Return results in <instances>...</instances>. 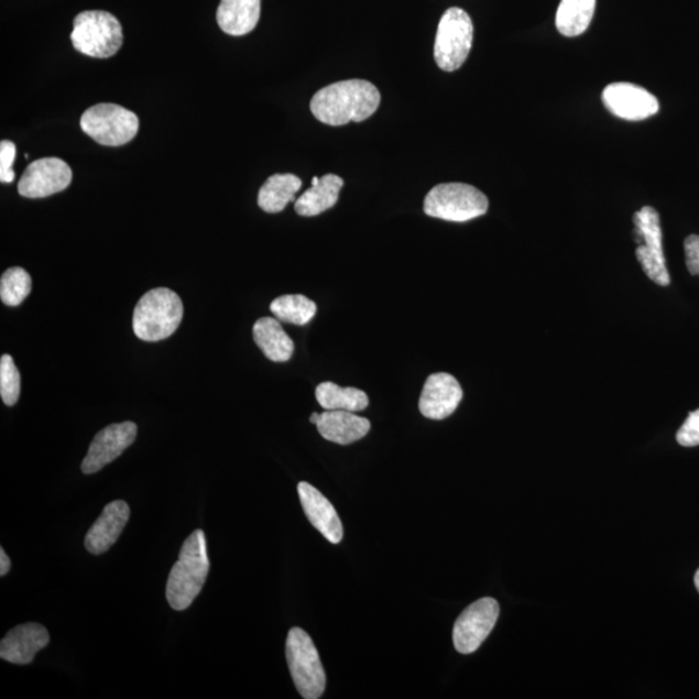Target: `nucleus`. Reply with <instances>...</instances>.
<instances>
[{"instance_id": "1", "label": "nucleus", "mask_w": 699, "mask_h": 699, "mask_svg": "<svg viewBox=\"0 0 699 699\" xmlns=\"http://www.w3.org/2000/svg\"><path fill=\"white\" fill-rule=\"evenodd\" d=\"M380 102L376 86L364 79H349L321 88L314 95L310 108L316 120L329 127H343L370 119Z\"/></svg>"}, {"instance_id": "2", "label": "nucleus", "mask_w": 699, "mask_h": 699, "mask_svg": "<svg viewBox=\"0 0 699 699\" xmlns=\"http://www.w3.org/2000/svg\"><path fill=\"white\" fill-rule=\"evenodd\" d=\"M210 561L203 529H196L184 542L179 559L173 566L166 586L168 605L178 612L188 609L200 594L208 578Z\"/></svg>"}, {"instance_id": "3", "label": "nucleus", "mask_w": 699, "mask_h": 699, "mask_svg": "<svg viewBox=\"0 0 699 699\" xmlns=\"http://www.w3.org/2000/svg\"><path fill=\"white\" fill-rule=\"evenodd\" d=\"M183 314L178 294L167 288L152 290L138 302L132 329L145 342L166 340L181 326Z\"/></svg>"}, {"instance_id": "4", "label": "nucleus", "mask_w": 699, "mask_h": 699, "mask_svg": "<svg viewBox=\"0 0 699 699\" xmlns=\"http://www.w3.org/2000/svg\"><path fill=\"white\" fill-rule=\"evenodd\" d=\"M73 47L88 57L109 58L122 47V25L112 13L85 11L77 14L70 34Z\"/></svg>"}, {"instance_id": "5", "label": "nucleus", "mask_w": 699, "mask_h": 699, "mask_svg": "<svg viewBox=\"0 0 699 699\" xmlns=\"http://www.w3.org/2000/svg\"><path fill=\"white\" fill-rule=\"evenodd\" d=\"M489 210V198L480 189L466 183H444L434 187L425 197L426 216L448 220V222H468L482 217Z\"/></svg>"}, {"instance_id": "6", "label": "nucleus", "mask_w": 699, "mask_h": 699, "mask_svg": "<svg viewBox=\"0 0 699 699\" xmlns=\"http://www.w3.org/2000/svg\"><path fill=\"white\" fill-rule=\"evenodd\" d=\"M285 652L299 695L305 699L320 698L326 690L327 678L312 637L302 629H292L286 638Z\"/></svg>"}, {"instance_id": "7", "label": "nucleus", "mask_w": 699, "mask_h": 699, "mask_svg": "<svg viewBox=\"0 0 699 699\" xmlns=\"http://www.w3.org/2000/svg\"><path fill=\"white\" fill-rule=\"evenodd\" d=\"M474 26L469 14L452 7L441 17L438 25L434 58L441 70L455 72L467 62L473 46Z\"/></svg>"}, {"instance_id": "8", "label": "nucleus", "mask_w": 699, "mask_h": 699, "mask_svg": "<svg viewBox=\"0 0 699 699\" xmlns=\"http://www.w3.org/2000/svg\"><path fill=\"white\" fill-rule=\"evenodd\" d=\"M80 129L101 145L121 146L136 136L139 119L127 108L102 102L86 110Z\"/></svg>"}, {"instance_id": "9", "label": "nucleus", "mask_w": 699, "mask_h": 699, "mask_svg": "<svg viewBox=\"0 0 699 699\" xmlns=\"http://www.w3.org/2000/svg\"><path fill=\"white\" fill-rule=\"evenodd\" d=\"M635 237L638 242L636 259L652 282L667 286L671 283L664 254V233H662L658 211L644 206L635 212Z\"/></svg>"}, {"instance_id": "10", "label": "nucleus", "mask_w": 699, "mask_h": 699, "mask_svg": "<svg viewBox=\"0 0 699 699\" xmlns=\"http://www.w3.org/2000/svg\"><path fill=\"white\" fill-rule=\"evenodd\" d=\"M499 613V603L491 598L478 600L463 610L454 627L456 651L472 654L480 649L484 640L494 630Z\"/></svg>"}, {"instance_id": "11", "label": "nucleus", "mask_w": 699, "mask_h": 699, "mask_svg": "<svg viewBox=\"0 0 699 699\" xmlns=\"http://www.w3.org/2000/svg\"><path fill=\"white\" fill-rule=\"evenodd\" d=\"M72 168L55 157L32 162L19 182V194L26 198H44L63 193L70 186Z\"/></svg>"}, {"instance_id": "12", "label": "nucleus", "mask_w": 699, "mask_h": 699, "mask_svg": "<svg viewBox=\"0 0 699 699\" xmlns=\"http://www.w3.org/2000/svg\"><path fill=\"white\" fill-rule=\"evenodd\" d=\"M602 102L610 113L625 121H643L657 114L659 102L644 87L634 84H612L602 92Z\"/></svg>"}, {"instance_id": "13", "label": "nucleus", "mask_w": 699, "mask_h": 699, "mask_svg": "<svg viewBox=\"0 0 699 699\" xmlns=\"http://www.w3.org/2000/svg\"><path fill=\"white\" fill-rule=\"evenodd\" d=\"M138 426L127 422L107 426L95 436L90 448L83 461V472L94 474L99 472L109 462L120 458L136 439Z\"/></svg>"}, {"instance_id": "14", "label": "nucleus", "mask_w": 699, "mask_h": 699, "mask_svg": "<svg viewBox=\"0 0 699 699\" xmlns=\"http://www.w3.org/2000/svg\"><path fill=\"white\" fill-rule=\"evenodd\" d=\"M462 395L459 381L452 374L434 373L425 382L418 409L426 418L445 419L459 407Z\"/></svg>"}, {"instance_id": "15", "label": "nucleus", "mask_w": 699, "mask_h": 699, "mask_svg": "<svg viewBox=\"0 0 699 699\" xmlns=\"http://www.w3.org/2000/svg\"><path fill=\"white\" fill-rule=\"evenodd\" d=\"M298 495L302 507L312 525L332 544L341 543L343 538V526L332 503L321 494L319 490L313 488L310 483L301 482L298 484Z\"/></svg>"}, {"instance_id": "16", "label": "nucleus", "mask_w": 699, "mask_h": 699, "mask_svg": "<svg viewBox=\"0 0 699 699\" xmlns=\"http://www.w3.org/2000/svg\"><path fill=\"white\" fill-rule=\"evenodd\" d=\"M50 644L48 631L39 623L12 629L0 643V657L13 665L32 664L36 653Z\"/></svg>"}, {"instance_id": "17", "label": "nucleus", "mask_w": 699, "mask_h": 699, "mask_svg": "<svg viewBox=\"0 0 699 699\" xmlns=\"http://www.w3.org/2000/svg\"><path fill=\"white\" fill-rule=\"evenodd\" d=\"M129 518L130 506L127 502L116 500L108 504L86 535V549L92 555L106 554L120 538Z\"/></svg>"}, {"instance_id": "18", "label": "nucleus", "mask_w": 699, "mask_h": 699, "mask_svg": "<svg viewBox=\"0 0 699 699\" xmlns=\"http://www.w3.org/2000/svg\"><path fill=\"white\" fill-rule=\"evenodd\" d=\"M316 426L324 439L341 446L354 444L371 430L370 419L340 409L323 412Z\"/></svg>"}, {"instance_id": "19", "label": "nucleus", "mask_w": 699, "mask_h": 699, "mask_svg": "<svg viewBox=\"0 0 699 699\" xmlns=\"http://www.w3.org/2000/svg\"><path fill=\"white\" fill-rule=\"evenodd\" d=\"M261 18V0H220L217 22L220 29L233 36L253 32Z\"/></svg>"}, {"instance_id": "20", "label": "nucleus", "mask_w": 699, "mask_h": 699, "mask_svg": "<svg viewBox=\"0 0 699 699\" xmlns=\"http://www.w3.org/2000/svg\"><path fill=\"white\" fill-rule=\"evenodd\" d=\"M343 187V179L335 174H327L320 178V182L307 189L296 203L294 210L301 217H315L321 212L332 209L340 197V190Z\"/></svg>"}, {"instance_id": "21", "label": "nucleus", "mask_w": 699, "mask_h": 699, "mask_svg": "<svg viewBox=\"0 0 699 699\" xmlns=\"http://www.w3.org/2000/svg\"><path fill=\"white\" fill-rule=\"evenodd\" d=\"M254 341L272 362H288L294 343L276 318H261L253 327Z\"/></svg>"}, {"instance_id": "22", "label": "nucleus", "mask_w": 699, "mask_h": 699, "mask_svg": "<svg viewBox=\"0 0 699 699\" xmlns=\"http://www.w3.org/2000/svg\"><path fill=\"white\" fill-rule=\"evenodd\" d=\"M302 181L293 174H275L263 184L259 194L260 208L270 215L283 211L286 205L296 200Z\"/></svg>"}, {"instance_id": "23", "label": "nucleus", "mask_w": 699, "mask_h": 699, "mask_svg": "<svg viewBox=\"0 0 699 699\" xmlns=\"http://www.w3.org/2000/svg\"><path fill=\"white\" fill-rule=\"evenodd\" d=\"M596 0H561L556 13V28L565 36H579L590 28Z\"/></svg>"}, {"instance_id": "24", "label": "nucleus", "mask_w": 699, "mask_h": 699, "mask_svg": "<svg viewBox=\"0 0 699 699\" xmlns=\"http://www.w3.org/2000/svg\"><path fill=\"white\" fill-rule=\"evenodd\" d=\"M316 400L326 411H364L370 404L363 390L356 387H341L334 382H323L315 390Z\"/></svg>"}, {"instance_id": "25", "label": "nucleus", "mask_w": 699, "mask_h": 699, "mask_svg": "<svg viewBox=\"0 0 699 699\" xmlns=\"http://www.w3.org/2000/svg\"><path fill=\"white\" fill-rule=\"evenodd\" d=\"M270 310L280 321L306 326L318 312V307L302 294H288L272 301Z\"/></svg>"}, {"instance_id": "26", "label": "nucleus", "mask_w": 699, "mask_h": 699, "mask_svg": "<svg viewBox=\"0 0 699 699\" xmlns=\"http://www.w3.org/2000/svg\"><path fill=\"white\" fill-rule=\"evenodd\" d=\"M31 292L32 277L24 269L11 267L0 278V298L6 306H20Z\"/></svg>"}, {"instance_id": "27", "label": "nucleus", "mask_w": 699, "mask_h": 699, "mask_svg": "<svg viewBox=\"0 0 699 699\" xmlns=\"http://www.w3.org/2000/svg\"><path fill=\"white\" fill-rule=\"evenodd\" d=\"M21 390L20 372L11 356L6 354L0 359V395L6 406H14L18 403Z\"/></svg>"}, {"instance_id": "28", "label": "nucleus", "mask_w": 699, "mask_h": 699, "mask_svg": "<svg viewBox=\"0 0 699 699\" xmlns=\"http://www.w3.org/2000/svg\"><path fill=\"white\" fill-rule=\"evenodd\" d=\"M17 152V145L10 140L0 142V181L2 183H12L14 176H17L12 168Z\"/></svg>"}, {"instance_id": "29", "label": "nucleus", "mask_w": 699, "mask_h": 699, "mask_svg": "<svg viewBox=\"0 0 699 699\" xmlns=\"http://www.w3.org/2000/svg\"><path fill=\"white\" fill-rule=\"evenodd\" d=\"M676 440L684 447L699 446V409L690 412L687 422L676 434Z\"/></svg>"}, {"instance_id": "30", "label": "nucleus", "mask_w": 699, "mask_h": 699, "mask_svg": "<svg viewBox=\"0 0 699 699\" xmlns=\"http://www.w3.org/2000/svg\"><path fill=\"white\" fill-rule=\"evenodd\" d=\"M684 250H686V262L690 275H699V237L690 234L684 241Z\"/></svg>"}, {"instance_id": "31", "label": "nucleus", "mask_w": 699, "mask_h": 699, "mask_svg": "<svg viewBox=\"0 0 699 699\" xmlns=\"http://www.w3.org/2000/svg\"><path fill=\"white\" fill-rule=\"evenodd\" d=\"M11 570V559L4 549L0 550V576L6 577Z\"/></svg>"}, {"instance_id": "32", "label": "nucleus", "mask_w": 699, "mask_h": 699, "mask_svg": "<svg viewBox=\"0 0 699 699\" xmlns=\"http://www.w3.org/2000/svg\"><path fill=\"white\" fill-rule=\"evenodd\" d=\"M319 419H320V415L316 414V412H315V414H313L312 417H310V423L316 425V424H318Z\"/></svg>"}, {"instance_id": "33", "label": "nucleus", "mask_w": 699, "mask_h": 699, "mask_svg": "<svg viewBox=\"0 0 699 699\" xmlns=\"http://www.w3.org/2000/svg\"><path fill=\"white\" fill-rule=\"evenodd\" d=\"M695 585H696L697 590H698V592H699V569H698V571L696 572V577H695Z\"/></svg>"}]
</instances>
